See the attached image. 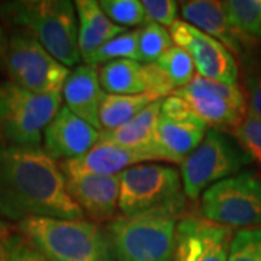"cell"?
Masks as SVG:
<instances>
[{
	"label": "cell",
	"instance_id": "8",
	"mask_svg": "<svg viewBox=\"0 0 261 261\" xmlns=\"http://www.w3.org/2000/svg\"><path fill=\"white\" fill-rule=\"evenodd\" d=\"M119 211L123 216L144 214L186 202L177 168L163 163H142L119 174Z\"/></svg>",
	"mask_w": 261,
	"mask_h": 261
},
{
	"label": "cell",
	"instance_id": "9",
	"mask_svg": "<svg viewBox=\"0 0 261 261\" xmlns=\"http://www.w3.org/2000/svg\"><path fill=\"white\" fill-rule=\"evenodd\" d=\"M5 68L12 83L39 94L61 93L70 74V68L22 29H13L8 35Z\"/></svg>",
	"mask_w": 261,
	"mask_h": 261
},
{
	"label": "cell",
	"instance_id": "6",
	"mask_svg": "<svg viewBox=\"0 0 261 261\" xmlns=\"http://www.w3.org/2000/svg\"><path fill=\"white\" fill-rule=\"evenodd\" d=\"M250 157L229 132L209 128L197 148L180 164L187 199L196 200L215 183L243 171Z\"/></svg>",
	"mask_w": 261,
	"mask_h": 261
},
{
	"label": "cell",
	"instance_id": "29",
	"mask_svg": "<svg viewBox=\"0 0 261 261\" xmlns=\"http://www.w3.org/2000/svg\"><path fill=\"white\" fill-rule=\"evenodd\" d=\"M244 152L261 168V118L247 112L244 119L231 132Z\"/></svg>",
	"mask_w": 261,
	"mask_h": 261
},
{
	"label": "cell",
	"instance_id": "14",
	"mask_svg": "<svg viewBox=\"0 0 261 261\" xmlns=\"http://www.w3.org/2000/svg\"><path fill=\"white\" fill-rule=\"evenodd\" d=\"M209 126L180 97L163 100L157 123V142L168 163L181 164L205 138Z\"/></svg>",
	"mask_w": 261,
	"mask_h": 261
},
{
	"label": "cell",
	"instance_id": "28",
	"mask_svg": "<svg viewBox=\"0 0 261 261\" xmlns=\"http://www.w3.org/2000/svg\"><path fill=\"white\" fill-rule=\"evenodd\" d=\"M99 5L106 16L122 28L142 27L147 22L145 10L140 0H100Z\"/></svg>",
	"mask_w": 261,
	"mask_h": 261
},
{
	"label": "cell",
	"instance_id": "5",
	"mask_svg": "<svg viewBox=\"0 0 261 261\" xmlns=\"http://www.w3.org/2000/svg\"><path fill=\"white\" fill-rule=\"evenodd\" d=\"M61 100V93H34L10 80L0 83V140L8 145L39 147Z\"/></svg>",
	"mask_w": 261,
	"mask_h": 261
},
{
	"label": "cell",
	"instance_id": "30",
	"mask_svg": "<svg viewBox=\"0 0 261 261\" xmlns=\"http://www.w3.org/2000/svg\"><path fill=\"white\" fill-rule=\"evenodd\" d=\"M0 261H51L22 233H6L0 238Z\"/></svg>",
	"mask_w": 261,
	"mask_h": 261
},
{
	"label": "cell",
	"instance_id": "19",
	"mask_svg": "<svg viewBox=\"0 0 261 261\" xmlns=\"http://www.w3.org/2000/svg\"><path fill=\"white\" fill-rule=\"evenodd\" d=\"M68 161H71L74 166L89 173L103 174V176H118L126 168L138 166L142 163H155L166 160L154 149L129 148V147H121V145L99 141L83 157L68 160Z\"/></svg>",
	"mask_w": 261,
	"mask_h": 261
},
{
	"label": "cell",
	"instance_id": "7",
	"mask_svg": "<svg viewBox=\"0 0 261 261\" xmlns=\"http://www.w3.org/2000/svg\"><path fill=\"white\" fill-rule=\"evenodd\" d=\"M203 218L229 228L261 226V174L243 170L206 189L200 199Z\"/></svg>",
	"mask_w": 261,
	"mask_h": 261
},
{
	"label": "cell",
	"instance_id": "22",
	"mask_svg": "<svg viewBox=\"0 0 261 261\" xmlns=\"http://www.w3.org/2000/svg\"><path fill=\"white\" fill-rule=\"evenodd\" d=\"M159 100L154 94H103L99 122L102 130L115 129L134 119L152 102Z\"/></svg>",
	"mask_w": 261,
	"mask_h": 261
},
{
	"label": "cell",
	"instance_id": "24",
	"mask_svg": "<svg viewBox=\"0 0 261 261\" xmlns=\"http://www.w3.org/2000/svg\"><path fill=\"white\" fill-rule=\"evenodd\" d=\"M138 38H140L138 31H125L123 34L106 41L102 47L97 48L87 60H84V64L97 68L118 60L140 61Z\"/></svg>",
	"mask_w": 261,
	"mask_h": 261
},
{
	"label": "cell",
	"instance_id": "15",
	"mask_svg": "<svg viewBox=\"0 0 261 261\" xmlns=\"http://www.w3.org/2000/svg\"><path fill=\"white\" fill-rule=\"evenodd\" d=\"M97 73L105 93H149L159 99L174 93V87L154 63L142 64L135 60H118L99 67Z\"/></svg>",
	"mask_w": 261,
	"mask_h": 261
},
{
	"label": "cell",
	"instance_id": "25",
	"mask_svg": "<svg viewBox=\"0 0 261 261\" xmlns=\"http://www.w3.org/2000/svg\"><path fill=\"white\" fill-rule=\"evenodd\" d=\"M248 112L261 118V45L252 42L240 58Z\"/></svg>",
	"mask_w": 261,
	"mask_h": 261
},
{
	"label": "cell",
	"instance_id": "33",
	"mask_svg": "<svg viewBox=\"0 0 261 261\" xmlns=\"http://www.w3.org/2000/svg\"><path fill=\"white\" fill-rule=\"evenodd\" d=\"M6 48H8V35L0 25V71L5 68V57H6Z\"/></svg>",
	"mask_w": 261,
	"mask_h": 261
},
{
	"label": "cell",
	"instance_id": "12",
	"mask_svg": "<svg viewBox=\"0 0 261 261\" xmlns=\"http://www.w3.org/2000/svg\"><path fill=\"white\" fill-rule=\"evenodd\" d=\"M60 170L64 176L65 189L70 197L92 218L94 224L113 221L119 209V174L103 176L84 171L71 161H61Z\"/></svg>",
	"mask_w": 261,
	"mask_h": 261
},
{
	"label": "cell",
	"instance_id": "34",
	"mask_svg": "<svg viewBox=\"0 0 261 261\" xmlns=\"http://www.w3.org/2000/svg\"><path fill=\"white\" fill-rule=\"evenodd\" d=\"M6 233H8V225L0 219V238H2L3 235H6Z\"/></svg>",
	"mask_w": 261,
	"mask_h": 261
},
{
	"label": "cell",
	"instance_id": "16",
	"mask_svg": "<svg viewBox=\"0 0 261 261\" xmlns=\"http://www.w3.org/2000/svg\"><path fill=\"white\" fill-rule=\"evenodd\" d=\"M100 140V130L83 121L67 106H61L44 130V151L53 160H75L83 157Z\"/></svg>",
	"mask_w": 261,
	"mask_h": 261
},
{
	"label": "cell",
	"instance_id": "21",
	"mask_svg": "<svg viewBox=\"0 0 261 261\" xmlns=\"http://www.w3.org/2000/svg\"><path fill=\"white\" fill-rule=\"evenodd\" d=\"M74 8L79 19V49L83 61L106 41L125 32V28L115 25L106 16L96 0H77Z\"/></svg>",
	"mask_w": 261,
	"mask_h": 261
},
{
	"label": "cell",
	"instance_id": "18",
	"mask_svg": "<svg viewBox=\"0 0 261 261\" xmlns=\"http://www.w3.org/2000/svg\"><path fill=\"white\" fill-rule=\"evenodd\" d=\"M103 94L105 92L100 86L97 68L87 64L77 65L73 71H70L61 90L65 106L99 130H102L99 109Z\"/></svg>",
	"mask_w": 261,
	"mask_h": 261
},
{
	"label": "cell",
	"instance_id": "26",
	"mask_svg": "<svg viewBox=\"0 0 261 261\" xmlns=\"http://www.w3.org/2000/svg\"><path fill=\"white\" fill-rule=\"evenodd\" d=\"M166 74L168 82L177 89L186 87L196 77V67L192 57L183 48L173 45L154 63Z\"/></svg>",
	"mask_w": 261,
	"mask_h": 261
},
{
	"label": "cell",
	"instance_id": "3",
	"mask_svg": "<svg viewBox=\"0 0 261 261\" xmlns=\"http://www.w3.org/2000/svg\"><path fill=\"white\" fill-rule=\"evenodd\" d=\"M18 226L51 261H115L108 231L90 221L34 216Z\"/></svg>",
	"mask_w": 261,
	"mask_h": 261
},
{
	"label": "cell",
	"instance_id": "11",
	"mask_svg": "<svg viewBox=\"0 0 261 261\" xmlns=\"http://www.w3.org/2000/svg\"><path fill=\"white\" fill-rule=\"evenodd\" d=\"M168 31L174 45L192 57L197 75L225 84H238V61L222 42L180 19Z\"/></svg>",
	"mask_w": 261,
	"mask_h": 261
},
{
	"label": "cell",
	"instance_id": "23",
	"mask_svg": "<svg viewBox=\"0 0 261 261\" xmlns=\"http://www.w3.org/2000/svg\"><path fill=\"white\" fill-rule=\"evenodd\" d=\"M222 6L232 28L244 39L261 42V0H226Z\"/></svg>",
	"mask_w": 261,
	"mask_h": 261
},
{
	"label": "cell",
	"instance_id": "20",
	"mask_svg": "<svg viewBox=\"0 0 261 261\" xmlns=\"http://www.w3.org/2000/svg\"><path fill=\"white\" fill-rule=\"evenodd\" d=\"M163 100L164 99L152 102L134 119L115 129L100 130L99 141L121 145V147H129V148L154 149L160 152L166 161H168L157 142V123H159Z\"/></svg>",
	"mask_w": 261,
	"mask_h": 261
},
{
	"label": "cell",
	"instance_id": "31",
	"mask_svg": "<svg viewBox=\"0 0 261 261\" xmlns=\"http://www.w3.org/2000/svg\"><path fill=\"white\" fill-rule=\"evenodd\" d=\"M228 261H261V228L235 232Z\"/></svg>",
	"mask_w": 261,
	"mask_h": 261
},
{
	"label": "cell",
	"instance_id": "4",
	"mask_svg": "<svg viewBox=\"0 0 261 261\" xmlns=\"http://www.w3.org/2000/svg\"><path fill=\"white\" fill-rule=\"evenodd\" d=\"M186 202L132 216H118L108 226L115 261H173L174 235Z\"/></svg>",
	"mask_w": 261,
	"mask_h": 261
},
{
	"label": "cell",
	"instance_id": "27",
	"mask_svg": "<svg viewBox=\"0 0 261 261\" xmlns=\"http://www.w3.org/2000/svg\"><path fill=\"white\" fill-rule=\"evenodd\" d=\"M138 38V54L140 63L152 64L163 56L166 51L174 45L170 31L154 22H145L141 29Z\"/></svg>",
	"mask_w": 261,
	"mask_h": 261
},
{
	"label": "cell",
	"instance_id": "1",
	"mask_svg": "<svg viewBox=\"0 0 261 261\" xmlns=\"http://www.w3.org/2000/svg\"><path fill=\"white\" fill-rule=\"evenodd\" d=\"M0 215L16 222L34 216L86 218L56 160L41 147L16 145H0Z\"/></svg>",
	"mask_w": 261,
	"mask_h": 261
},
{
	"label": "cell",
	"instance_id": "32",
	"mask_svg": "<svg viewBox=\"0 0 261 261\" xmlns=\"http://www.w3.org/2000/svg\"><path fill=\"white\" fill-rule=\"evenodd\" d=\"M147 22L159 23L164 28H171L178 20V3L171 0H144Z\"/></svg>",
	"mask_w": 261,
	"mask_h": 261
},
{
	"label": "cell",
	"instance_id": "17",
	"mask_svg": "<svg viewBox=\"0 0 261 261\" xmlns=\"http://www.w3.org/2000/svg\"><path fill=\"white\" fill-rule=\"evenodd\" d=\"M181 20L202 31L203 34L218 39L232 53L235 58H241L251 41L244 39L232 28L225 13L222 2L214 0H187L178 3Z\"/></svg>",
	"mask_w": 261,
	"mask_h": 261
},
{
	"label": "cell",
	"instance_id": "13",
	"mask_svg": "<svg viewBox=\"0 0 261 261\" xmlns=\"http://www.w3.org/2000/svg\"><path fill=\"white\" fill-rule=\"evenodd\" d=\"M233 229L202 215H183L174 235L173 261H228Z\"/></svg>",
	"mask_w": 261,
	"mask_h": 261
},
{
	"label": "cell",
	"instance_id": "2",
	"mask_svg": "<svg viewBox=\"0 0 261 261\" xmlns=\"http://www.w3.org/2000/svg\"><path fill=\"white\" fill-rule=\"evenodd\" d=\"M0 20L31 34L67 68L82 60L79 49V19L68 0H12L0 3Z\"/></svg>",
	"mask_w": 261,
	"mask_h": 261
},
{
	"label": "cell",
	"instance_id": "10",
	"mask_svg": "<svg viewBox=\"0 0 261 261\" xmlns=\"http://www.w3.org/2000/svg\"><path fill=\"white\" fill-rule=\"evenodd\" d=\"M173 94L186 103L209 128L229 134L248 112L245 94L238 84H225L196 75L192 83Z\"/></svg>",
	"mask_w": 261,
	"mask_h": 261
}]
</instances>
